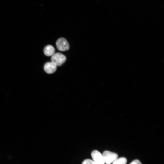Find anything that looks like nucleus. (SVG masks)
Listing matches in <instances>:
<instances>
[{
  "label": "nucleus",
  "instance_id": "1",
  "mask_svg": "<svg viewBox=\"0 0 164 164\" xmlns=\"http://www.w3.org/2000/svg\"><path fill=\"white\" fill-rule=\"evenodd\" d=\"M66 60V56L60 53H57L53 55L51 58V62L56 66H60L64 63Z\"/></svg>",
  "mask_w": 164,
  "mask_h": 164
},
{
  "label": "nucleus",
  "instance_id": "2",
  "mask_svg": "<svg viewBox=\"0 0 164 164\" xmlns=\"http://www.w3.org/2000/svg\"><path fill=\"white\" fill-rule=\"evenodd\" d=\"M57 48L60 51H65L68 50L70 48V45L67 40L63 38L59 39L56 42Z\"/></svg>",
  "mask_w": 164,
  "mask_h": 164
},
{
  "label": "nucleus",
  "instance_id": "3",
  "mask_svg": "<svg viewBox=\"0 0 164 164\" xmlns=\"http://www.w3.org/2000/svg\"><path fill=\"white\" fill-rule=\"evenodd\" d=\"M102 155L106 164H110L118 157L117 154L108 151H104Z\"/></svg>",
  "mask_w": 164,
  "mask_h": 164
},
{
  "label": "nucleus",
  "instance_id": "4",
  "mask_svg": "<svg viewBox=\"0 0 164 164\" xmlns=\"http://www.w3.org/2000/svg\"><path fill=\"white\" fill-rule=\"evenodd\" d=\"M91 155L94 161L97 164H104L103 156L98 151L96 150L93 151Z\"/></svg>",
  "mask_w": 164,
  "mask_h": 164
},
{
  "label": "nucleus",
  "instance_id": "5",
  "mask_svg": "<svg viewBox=\"0 0 164 164\" xmlns=\"http://www.w3.org/2000/svg\"><path fill=\"white\" fill-rule=\"evenodd\" d=\"M44 68L46 73L51 74L53 73L56 71L57 66L51 62H48L45 64Z\"/></svg>",
  "mask_w": 164,
  "mask_h": 164
},
{
  "label": "nucleus",
  "instance_id": "6",
  "mask_svg": "<svg viewBox=\"0 0 164 164\" xmlns=\"http://www.w3.org/2000/svg\"><path fill=\"white\" fill-rule=\"evenodd\" d=\"M55 49L54 47L51 45H47L44 48L43 52L46 56H52L54 54Z\"/></svg>",
  "mask_w": 164,
  "mask_h": 164
},
{
  "label": "nucleus",
  "instance_id": "7",
  "mask_svg": "<svg viewBox=\"0 0 164 164\" xmlns=\"http://www.w3.org/2000/svg\"><path fill=\"white\" fill-rule=\"evenodd\" d=\"M127 160L124 157L116 159L113 162L112 164H126Z\"/></svg>",
  "mask_w": 164,
  "mask_h": 164
},
{
  "label": "nucleus",
  "instance_id": "8",
  "mask_svg": "<svg viewBox=\"0 0 164 164\" xmlns=\"http://www.w3.org/2000/svg\"><path fill=\"white\" fill-rule=\"evenodd\" d=\"M82 164H97L94 161L90 159L85 160L82 162Z\"/></svg>",
  "mask_w": 164,
  "mask_h": 164
},
{
  "label": "nucleus",
  "instance_id": "9",
  "mask_svg": "<svg viewBox=\"0 0 164 164\" xmlns=\"http://www.w3.org/2000/svg\"><path fill=\"white\" fill-rule=\"evenodd\" d=\"M130 164H142L140 161L137 159H136L133 161Z\"/></svg>",
  "mask_w": 164,
  "mask_h": 164
}]
</instances>
